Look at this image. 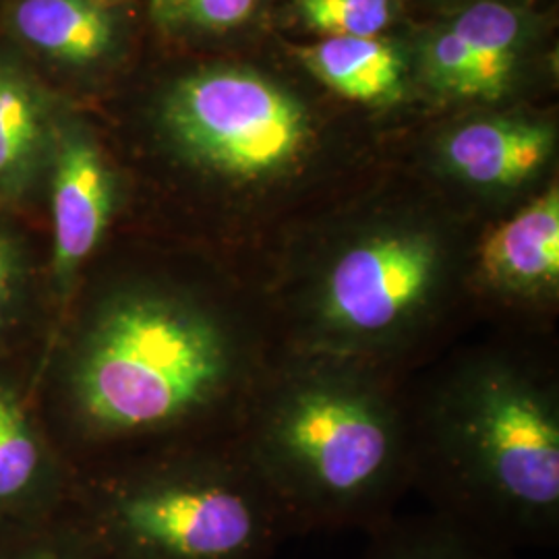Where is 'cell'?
I'll return each mask as SVG.
<instances>
[{"label": "cell", "instance_id": "obj_1", "mask_svg": "<svg viewBox=\"0 0 559 559\" xmlns=\"http://www.w3.org/2000/svg\"><path fill=\"white\" fill-rule=\"evenodd\" d=\"M278 350L258 288L127 284L85 323L71 394L81 420L100 438L205 420L233 431Z\"/></svg>", "mask_w": 559, "mask_h": 559}, {"label": "cell", "instance_id": "obj_2", "mask_svg": "<svg viewBox=\"0 0 559 559\" xmlns=\"http://www.w3.org/2000/svg\"><path fill=\"white\" fill-rule=\"evenodd\" d=\"M402 373L282 353L235 425V440L293 533L392 519L415 483L411 399Z\"/></svg>", "mask_w": 559, "mask_h": 559}, {"label": "cell", "instance_id": "obj_3", "mask_svg": "<svg viewBox=\"0 0 559 559\" xmlns=\"http://www.w3.org/2000/svg\"><path fill=\"white\" fill-rule=\"evenodd\" d=\"M415 483L433 512L506 549L559 531V388L512 342L460 350L411 399Z\"/></svg>", "mask_w": 559, "mask_h": 559}, {"label": "cell", "instance_id": "obj_4", "mask_svg": "<svg viewBox=\"0 0 559 559\" xmlns=\"http://www.w3.org/2000/svg\"><path fill=\"white\" fill-rule=\"evenodd\" d=\"M460 284L468 288V278L433 228L388 224L258 295L282 353L402 373L471 302Z\"/></svg>", "mask_w": 559, "mask_h": 559}, {"label": "cell", "instance_id": "obj_5", "mask_svg": "<svg viewBox=\"0 0 559 559\" xmlns=\"http://www.w3.org/2000/svg\"><path fill=\"white\" fill-rule=\"evenodd\" d=\"M73 524L104 559H274L290 535L235 431L200 459L115 480Z\"/></svg>", "mask_w": 559, "mask_h": 559}, {"label": "cell", "instance_id": "obj_6", "mask_svg": "<svg viewBox=\"0 0 559 559\" xmlns=\"http://www.w3.org/2000/svg\"><path fill=\"white\" fill-rule=\"evenodd\" d=\"M164 120L187 160L233 187L288 175L309 145L299 102L240 69H210L180 81Z\"/></svg>", "mask_w": 559, "mask_h": 559}, {"label": "cell", "instance_id": "obj_7", "mask_svg": "<svg viewBox=\"0 0 559 559\" xmlns=\"http://www.w3.org/2000/svg\"><path fill=\"white\" fill-rule=\"evenodd\" d=\"M471 300L514 316H551L559 302V189L551 185L498 222L468 267Z\"/></svg>", "mask_w": 559, "mask_h": 559}, {"label": "cell", "instance_id": "obj_8", "mask_svg": "<svg viewBox=\"0 0 559 559\" xmlns=\"http://www.w3.org/2000/svg\"><path fill=\"white\" fill-rule=\"evenodd\" d=\"M117 182L100 150L81 133L62 138L55 160V278L69 295L81 265L98 249L112 221Z\"/></svg>", "mask_w": 559, "mask_h": 559}, {"label": "cell", "instance_id": "obj_9", "mask_svg": "<svg viewBox=\"0 0 559 559\" xmlns=\"http://www.w3.org/2000/svg\"><path fill=\"white\" fill-rule=\"evenodd\" d=\"M554 131L522 120H479L441 143L445 173L480 191L519 189L535 179L554 154Z\"/></svg>", "mask_w": 559, "mask_h": 559}, {"label": "cell", "instance_id": "obj_10", "mask_svg": "<svg viewBox=\"0 0 559 559\" xmlns=\"http://www.w3.org/2000/svg\"><path fill=\"white\" fill-rule=\"evenodd\" d=\"M48 508L40 436L17 392L0 385V535L46 522Z\"/></svg>", "mask_w": 559, "mask_h": 559}, {"label": "cell", "instance_id": "obj_11", "mask_svg": "<svg viewBox=\"0 0 559 559\" xmlns=\"http://www.w3.org/2000/svg\"><path fill=\"white\" fill-rule=\"evenodd\" d=\"M21 38L64 62H92L112 46L115 23L96 0H21L15 9Z\"/></svg>", "mask_w": 559, "mask_h": 559}, {"label": "cell", "instance_id": "obj_12", "mask_svg": "<svg viewBox=\"0 0 559 559\" xmlns=\"http://www.w3.org/2000/svg\"><path fill=\"white\" fill-rule=\"evenodd\" d=\"M300 60L318 80L348 100H390L402 87L399 52L378 38L330 36L302 48Z\"/></svg>", "mask_w": 559, "mask_h": 559}, {"label": "cell", "instance_id": "obj_13", "mask_svg": "<svg viewBox=\"0 0 559 559\" xmlns=\"http://www.w3.org/2000/svg\"><path fill=\"white\" fill-rule=\"evenodd\" d=\"M360 559H514L512 549L440 512L413 519H388L369 531Z\"/></svg>", "mask_w": 559, "mask_h": 559}, {"label": "cell", "instance_id": "obj_14", "mask_svg": "<svg viewBox=\"0 0 559 559\" xmlns=\"http://www.w3.org/2000/svg\"><path fill=\"white\" fill-rule=\"evenodd\" d=\"M44 143L40 96L17 67L0 60V193H20L29 182Z\"/></svg>", "mask_w": 559, "mask_h": 559}, {"label": "cell", "instance_id": "obj_15", "mask_svg": "<svg viewBox=\"0 0 559 559\" xmlns=\"http://www.w3.org/2000/svg\"><path fill=\"white\" fill-rule=\"evenodd\" d=\"M452 29L471 50L479 71L480 98L496 100L503 94L516 59L519 13L500 2H479L466 9Z\"/></svg>", "mask_w": 559, "mask_h": 559}, {"label": "cell", "instance_id": "obj_16", "mask_svg": "<svg viewBox=\"0 0 559 559\" xmlns=\"http://www.w3.org/2000/svg\"><path fill=\"white\" fill-rule=\"evenodd\" d=\"M300 17L330 36L376 38L392 21V0H295Z\"/></svg>", "mask_w": 559, "mask_h": 559}, {"label": "cell", "instance_id": "obj_17", "mask_svg": "<svg viewBox=\"0 0 559 559\" xmlns=\"http://www.w3.org/2000/svg\"><path fill=\"white\" fill-rule=\"evenodd\" d=\"M0 559H104L73 522L48 520L0 535Z\"/></svg>", "mask_w": 559, "mask_h": 559}, {"label": "cell", "instance_id": "obj_18", "mask_svg": "<svg viewBox=\"0 0 559 559\" xmlns=\"http://www.w3.org/2000/svg\"><path fill=\"white\" fill-rule=\"evenodd\" d=\"M258 0H150L154 20L164 27L222 32L249 20Z\"/></svg>", "mask_w": 559, "mask_h": 559}, {"label": "cell", "instance_id": "obj_19", "mask_svg": "<svg viewBox=\"0 0 559 559\" xmlns=\"http://www.w3.org/2000/svg\"><path fill=\"white\" fill-rule=\"evenodd\" d=\"M425 71L441 90L480 98L479 71L471 50L450 27L438 34L425 48Z\"/></svg>", "mask_w": 559, "mask_h": 559}, {"label": "cell", "instance_id": "obj_20", "mask_svg": "<svg viewBox=\"0 0 559 559\" xmlns=\"http://www.w3.org/2000/svg\"><path fill=\"white\" fill-rule=\"evenodd\" d=\"M11 299H13V258L7 242L0 237V323L7 318Z\"/></svg>", "mask_w": 559, "mask_h": 559}]
</instances>
